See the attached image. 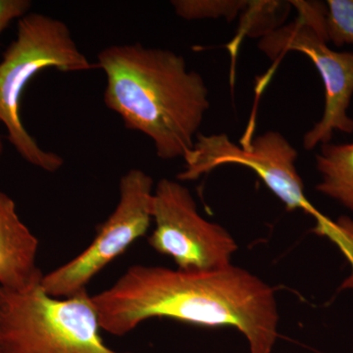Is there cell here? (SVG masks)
<instances>
[{
	"instance_id": "11",
	"label": "cell",
	"mask_w": 353,
	"mask_h": 353,
	"mask_svg": "<svg viewBox=\"0 0 353 353\" xmlns=\"http://www.w3.org/2000/svg\"><path fill=\"white\" fill-rule=\"evenodd\" d=\"M285 4L281 1H248V6L241 14V25L238 34L230 43L229 50L232 58L236 57L239 46L246 36L263 37L267 32L281 27V14L287 13L284 10Z\"/></svg>"
},
{
	"instance_id": "14",
	"label": "cell",
	"mask_w": 353,
	"mask_h": 353,
	"mask_svg": "<svg viewBox=\"0 0 353 353\" xmlns=\"http://www.w3.org/2000/svg\"><path fill=\"white\" fill-rule=\"evenodd\" d=\"M314 232L333 241L347 257L352 265V272L341 285V290L353 289V220L341 217L334 221L324 216L321 220L316 222Z\"/></svg>"
},
{
	"instance_id": "2",
	"label": "cell",
	"mask_w": 353,
	"mask_h": 353,
	"mask_svg": "<svg viewBox=\"0 0 353 353\" xmlns=\"http://www.w3.org/2000/svg\"><path fill=\"white\" fill-rule=\"evenodd\" d=\"M97 64L106 77V108L152 139L158 157L185 159L210 108L201 74L174 51L139 43L104 48Z\"/></svg>"
},
{
	"instance_id": "9",
	"label": "cell",
	"mask_w": 353,
	"mask_h": 353,
	"mask_svg": "<svg viewBox=\"0 0 353 353\" xmlns=\"http://www.w3.org/2000/svg\"><path fill=\"white\" fill-rule=\"evenodd\" d=\"M39 240L17 213L15 201L0 190V287L23 290L43 277L37 266Z\"/></svg>"
},
{
	"instance_id": "12",
	"label": "cell",
	"mask_w": 353,
	"mask_h": 353,
	"mask_svg": "<svg viewBox=\"0 0 353 353\" xmlns=\"http://www.w3.org/2000/svg\"><path fill=\"white\" fill-rule=\"evenodd\" d=\"M179 17L188 21L225 18L232 22L245 10V0H173Z\"/></svg>"
},
{
	"instance_id": "7",
	"label": "cell",
	"mask_w": 353,
	"mask_h": 353,
	"mask_svg": "<svg viewBox=\"0 0 353 353\" xmlns=\"http://www.w3.org/2000/svg\"><path fill=\"white\" fill-rule=\"evenodd\" d=\"M296 148L281 132L268 131L236 145L226 134L199 132L194 148L185 157V168L178 180L194 181L224 165H241L257 174L288 210H303L314 220L322 215L308 201L296 162Z\"/></svg>"
},
{
	"instance_id": "10",
	"label": "cell",
	"mask_w": 353,
	"mask_h": 353,
	"mask_svg": "<svg viewBox=\"0 0 353 353\" xmlns=\"http://www.w3.org/2000/svg\"><path fill=\"white\" fill-rule=\"evenodd\" d=\"M316 167L322 176L316 190L353 211V143L322 145Z\"/></svg>"
},
{
	"instance_id": "3",
	"label": "cell",
	"mask_w": 353,
	"mask_h": 353,
	"mask_svg": "<svg viewBox=\"0 0 353 353\" xmlns=\"http://www.w3.org/2000/svg\"><path fill=\"white\" fill-rule=\"evenodd\" d=\"M83 72L99 68L77 46L63 21L41 13H28L18 20L17 37L0 61V123L20 157L41 170L54 173L64 159L44 150L23 125L21 99L30 81L46 69Z\"/></svg>"
},
{
	"instance_id": "13",
	"label": "cell",
	"mask_w": 353,
	"mask_h": 353,
	"mask_svg": "<svg viewBox=\"0 0 353 353\" xmlns=\"http://www.w3.org/2000/svg\"><path fill=\"white\" fill-rule=\"evenodd\" d=\"M325 31L328 41L338 48L353 46V0H328Z\"/></svg>"
},
{
	"instance_id": "8",
	"label": "cell",
	"mask_w": 353,
	"mask_h": 353,
	"mask_svg": "<svg viewBox=\"0 0 353 353\" xmlns=\"http://www.w3.org/2000/svg\"><path fill=\"white\" fill-rule=\"evenodd\" d=\"M155 229L148 245L174 260L182 270H214L232 264L238 245L232 234L197 210L192 192L182 183L162 179L153 192Z\"/></svg>"
},
{
	"instance_id": "5",
	"label": "cell",
	"mask_w": 353,
	"mask_h": 353,
	"mask_svg": "<svg viewBox=\"0 0 353 353\" xmlns=\"http://www.w3.org/2000/svg\"><path fill=\"white\" fill-rule=\"evenodd\" d=\"M290 3L297 10L296 19L265 34L259 48L274 61L290 51L303 53L319 72L325 87V108L321 120L304 134L303 148L311 150L329 143L334 131L353 132V119L347 114L353 95V53L329 48L326 4L303 0Z\"/></svg>"
},
{
	"instance_id": "1",
	"label": "cell",
	"mask_w": 353,
	"mask_h": 353,
	"mask_svg": "<svg viewBox=\"0 0 353 353\" xmlns=\"http://www.w3.org/2000/svg\"><path fill=\"white\" fill-rule=\"evenodd\" d=\"M92 301L101 330L113 336L131 333L145 320L167 318L236 329L250 353H272L278 339L275 290L232 264L214 270L132 265Z\"/></svg>"
},
{
	"instance_id": "16",
	"label": "cell",
	"mask_w": 353,
	"mask_h": 353,
	"mask_svg": "<svg viewBox=\"0 0 353 353\" xmlns=\"http://www.w3.org/2000/svg\"><path fill=\"white\" fill-rule=\"evenodd\" d=\"M3 141H2L1 136H0V159H1L2 154H3Z\"/></svg>"
},
{
	"instance_id": "6",
	"label": "cell",
	"mask_w": 353,
	"mask_h": 353,
	"mask_svg": "<svg viewBox=\"0 0 353 353\" xmlns=\"http://www.w3.org/2000/svg\"><path fill=\"white\" fill-rule=\"evenodd\" d=\"M119 190L117 206L92 243L75 259L43 275L41 287L46 294L62 299L87 289L99 272L148 233L152 222L153 179L141 169H131L121 178Z\"/></svg>"
},
{
	"instance_id": "15",
	"label": "cell",
	"mask_w": 353,
	"mask_h": 353,
	"mask_svg": "<svg viewBox=\"0 0 353 353\" xmlns=\"http://www.w3.org/2000/svg\"><path fill=\"white\" fill-rule=\"evenodd\" d=\"M30 0H0V36L14 20H19L29 13Z\"/></svg>"
},
{
	"instance_id": "4",
	"label": "cell",
	"mask_w": 353,
	"mask_h": 353,
	"mask_svg": "<svg viewBox=\"0 0 353 353\" xmlns=\"http://www.w3.org/2000/svg\"><path fill=\"white\" fill-rule=\"evenodd\" d=\"M101 330L87 289L60 299L41 280L23 290L0 287V353H134L109 347Z\"/></svg>"
}]
</instances>
